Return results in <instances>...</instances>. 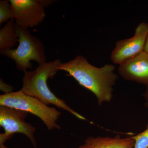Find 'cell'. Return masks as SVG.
<instances>
[{
    "label": "cell",
    "mask_w": 148,
    "mask_h": 148,
    "mask_svg": "<svg viewBox=\"0 0 148 148\" xmlns=\"http://www.w3.org/2000/svg\"><path fill=\"white\" fill-rule=\"evenodd\" d=\"M14 21L18 27L28 29L38 26L44 20L45 8L52 3L45 0H10Z\"/></svg>",
    "instance_id": "8992f818"
},
{
    "label": "cell",
    "mask_w": 148,
    "mask_h": 148,
    "mask_svg": "<svg viewBox=\"0 0 148 148\" xmlns=\"http://www.w3.org/2000/svg\"><path fill=\"white\" fill-rule=\"evenodd\" d=\"M14 18V15L10 1H0V24Z\"/></svg>",
    "instance_id": "8fae6325"
},
{
    "label": "cell",
    "mask_w": 148,
    "mask_h": 148,
    "mask_svg": "<svg viewBox=\"0 0 148 148\" xmlns=\"http://www.w3.org/2000/svg\"><path fill=\"white\" fill-rule=\"evenodd\" d=\"M29 113L5 106H0V125L5 132L0 134V145L10 140L15 133L27 136L34 148H37L34 133L36 127L25 121Z\"/></svg>",
    "instance_id": "5b68a950"
},
{
    "label": "cell",
    "mask_w": 148,
    "mask_h": 148,
    "mask_svg": "<svg viewBox=\"0 0 148 148\" xmlns=\"http://www.w3.org/2000/svg\"><path fill=\"white\" fill-rule=\"evenodd\" d=\"M115 67L107 64L100 68L92 66L84 56L79 55L59 67L73 77L80 85L92 92L97 98L98 105L109 103L113 98V86L118 78L114 73Z\"/></svg>",
    "instance_id": "6da1fadb"
},
{
    "label": "cell",
    "mask_w": 148,
    "mask_h": 148,
    "mask_svg": "<svg viewBox=\"0 0 148 148\" xmlns=\"http://www.w3.org/2000/svg\"><path fill=\"white\" fill-rule=\"evenodd\" d=\"M0 148H8L7 147H6L4 145H0Z\"/></svg>",
    "instance_id": "2e32d148"
},
{
    "label": "cell",
    "mask_w": 148,
    "mask_h": 148,
    "mask_svg": "<svg viewBox=\"0 0 148 148\" xmlns=\"http://www.w3.org/2000/svg\"><path fill=\"white\" fill-rule=\"evenodd\" d=\"M135 141L132 137H88L78 148H134Z\"/></svg>",
    "instance_id": "9c48e42d"
},
{
    "label": "cell",
    "mask_w": 148,
    "mask_h": 148,
    "mask_svg": "<svg viewBox=\"0 0 148 148\" xmlns=\"http://www.w3.org/2000/svg\"><path fill=\"white\" fill-rule=\"evenodd\" d=\"M144 98L145 100V106L146 108H147L148 109V87L147 88V89L145 92H144Z\"/></svg>",
    "instance_id": "5bb4252c"
},
{
    "label": "cell",
    "mask_w": 148,
    "mask_h": 148,
    "mask_svg": "<svg viewBox=\"0 0 148 148\" xmlns=\"http://www.w3.org/2000/svg\"><path fill=\"white\" fill-rule=\"evenodd\" d=\"M118 73L123 79L135 82L148 88V53L143 51L120 65Z\"/></svg>",
    "instance_id": "ba28073f"
},
{
    "label": "cell",
    "mask_w": 148,
    "mask_h": 148,
    "mask_svg": "<svg viewBox=\"0 0 148 148\" xmlns=\"http://www.w3.org/2000/svg\"><path fill=\"white\" fill-rule=\"evenodd\" d=\"M18 41L16 24L12 19L0 30V51L12 49Z\"/></svg>",
    "instance_id": "30bf717a"
},
{
    "label": "cell",
    "mask_w": 148,
    "mask_h": 148,
    "mask_svg": "<svg viewBox=\"0 0 148 148\" xmlns=\"http://www.w3.org/2000/svg\"><path fill=\"white\" fill-rule=\"evenodd\" d=\"M0 88L1 90L5 92V93H10L12 92L13 90V87L12 86L4 82L1 79L0 81Z\"/></svg>",
    "instance_id": "4fadbf2b"
},
{
    "label": "cell",
    "mask_w": 148,
    "mask_h": 148,
    "mask_svg": "<svg viewBox=\"0 0 148 148\" xmlns=\"http://www.w3.org/2000/svg\"><path fill=\"white\" fill-rule=\"evenodd\" d=\"M144 51L148 53V32L147 36V40H146L145 46V50H144Z\"/></svg>",
    "instance_id": "9a60e30c"
},
{
    "label": "cell",
    "mask_w": 148,
    "mask_h": 148,
    "mask_svg": "<svg viewBox=\"0 0 148 148\" xmlns=\"http://www.w3.org/2000/svg\"><path fill=\"white\" fill-rule=\"evenodd\" d=\"M148 32V24L142 22L135 29L133 36L118 41L111 54L113 63L120 66L144 51Z\"/></svg>",
    "instance_id": "52a82bcc"
},
{
    "label": "cell",
    "mask_w": 148,
    "mask_h": 148,
    "mask_svg": "<svg viewBox=\"0 0 148 148\" xmlns=\"http://www.w3.org/2000/svg\"><path fill=\"white\" fill-rule=\"evenodd\" d=\"M0 106H7L33 114L39 118L49 130L61 129V126L56 123L61 112L37 98L25 94L21 90L0 95Z\"/></svg>",
    "instance_id": "277c9868"
},
{
    "label": "cell",
    "mask_w": 148,
    "mask_h": 148,
    "mask_svg": "<svg viewBox=\"0 0 148 148\" xmlns=\"http://www.w3.org/2000/svg\"><path fill=\"white\" fill-rule=\"evenodd\" d=\"M61 61L57 59L40 64L34 71L24 73L21 90L27 95L39 99L46 105H54L69 112L79 119H86L68 106L64 100L56 97L48 86L49 79L53 78L59 71Z\"/></svg>",
    "instance_id": "7a4b0ae2"
},
{
    "label": "cell",
    "mask_w": 148,
    "mask_h": 148,
    "mask_svg": "<svg viewBox=\"0 0 148 148\" xmlns=\"http://www.w3.org/2000/svg\"><path fill=\"white\" fill-rule=\"evenodd\" d=\"M16 31L18 47L1 51V54L13 60L16 68L24 73L33 68L31 61H36L39 65L46 62L44 46L39 39L32 35L28 29L16 25Z\"/></svg>",
    "instance_id": "3957f363"
},
{
    "label": "cell",
    "mask_w": 148,
    "mask_h": 148,
    "mask_svg": "<svg viewBox=\"0 0 148 148\" xmlns=\"http://www.w3.org/2000/svg\"><path fill=\"white\" fill-rule=\"evenodd\" d=\"M132 137L135 141L134 148H148V123L144 131Z\"/></svg>",
    "instance_id": "7c38bea8"
}]
</instances>
